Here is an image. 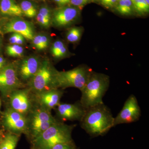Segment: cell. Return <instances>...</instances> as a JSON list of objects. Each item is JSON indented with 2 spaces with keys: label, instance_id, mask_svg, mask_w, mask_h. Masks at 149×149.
<instances>
[{
  "label": "cell",
  "instance_id": "6da1fadb",
  "mask_svg": "<svg viewBox=\"0 0 149 149\" xmlns=\"http://www.w3.org/2000/svg\"><path fill=\"white\" fill-rule=\"evenodd\" d=\"M114 118L111 110L103 103L86 109L80 125L91 136H102L113 127Z\"/></svg>",
  "mask_w": 149,
  "mask_h": 149
},
{
  "label": "cell",
  "instance_id": "7a4b0ae2",
  "mask_svg": "<svg viewBox=\"0 0 149 149\" xmlns=\"http://www.w3.org/2000/svg\"><path fill=\"white\" fill-rule=\"evenodd\" d=\"M109 76L104 73L93 72L81 90L80 102L86 109L103 103V98L108 90Z\"/></svg>",
  "mask_w": 149,
  "mask_h": 149
},
{
  "label": "cell",
  "instance_id": "3957f363",
  "mask_svg": "<svg viewBox=\"0 0 149 149\" xmlns=\"http://www.w3.org/2000/svg\"><path fill=\"white\" fill-rule=\"evenodd\" d=\"M75 126L58 120L32 140V149H50L56 144L73 141L72 133Z\"/></svg>",
  "mask_w": 149,
  "mask_h": 149
},
{
  "label": "cell",
  "instance_id": "277c9868",
  "mask_svg": "<svg viewBox=\"0 0 149 149\" xmlns=\"http://www.w3.org/2000/svg\"><path fill=\"white\" fill-rule=\"evenodd\" d=\"M93 71L85 65H80L68 71L57 70L56 87L62 90L68 88H74L81 91L88 82Z\"/></svg>",
  "mask_w": 149,
  "mask_h": 149
},
{
  "label": "cell",
  "instance_id": "5b68a950",
  "mask_svg": "<svg viewBox=\"0 0 149 149\" xmlns=\"http://www.w3.org/2000/svg\"><path fill=\"white\" fill-rule=\"evenodd\" d=\"M56 70L49 60H43L37 73L28 82L29 89L37 94L57 88L56 84Z\"/></svg>",
  "mask_w": 149,
  "mask_h": 149
},
{
  "label": "cell",
  "instance_id": "8992f818",
  "mask_svg": "<svg viewBox=\"0 0 149 149\" xmlns=\"http://www.w3.org/2000/svg\"><path fill=\"white\" fill-rule=\"evenodd\" d=\"M30 113V116L27 118V131L32 140L59 120L53 116L51 111L40 106L32 110Z\"/></svg>",
  "mask_w": 149,
  "mask_h": 149
},
{
  "label": "cell",
  "instance_id": "52a82bcc",
  "mask_svg": "<svg viewBox=\"0 0 149 149\" xmlns=\"http://www.w3.org/2000/svg\"><path fill=\"white\" fill-rule=\"evenodd\" d=\"M22 85L14 64H7L0 70V91L4 97H9L14 91L21 88Z\"/></svg>",
  "mask_w": 149,
  "mask_h": 149
},
{
  "label": "cell",
  "instance_id": "ba28073f",
  "mask_svg": "<svg viewBox=\"0 0 149 149\" xmlns=\"http://www.w3.org/2000/svg\"><path fill=\"white\" fill-rule=\"evenodd\" d=\"M141 115V108L137 98L131 95L125 101L122 109L114 117L113 127L120 124L136 122Z\"/></svg>",
  "mask_w": 149,
  "mask_h": 149
},
{
  "label": "cell",
  "instance_id": "9c48e42d",
  "mask_svg": "<svg viewBox=\"0 0 149 149\" xmlns=\"http://www.w3.org/2000/svg\"><path fill=\"white\" fill-rule=\"evenodd\" d=\"M1 32L3 34L17 33L21 34L28 41H31L35 34L34 25L19 17H11L1 26Z\"/></svg>",
  "mask_w": 149,
  "mask_h": 149
},
{
  "label": "cell",
  "instance_id": "30bf717a",
  "mask_svg": "<svg viewBox=\"0 0 149 149\" xmlns=\"http://www.w3.org/2000/svg\"><path fill=\"white\" fill-rule=\"evenodd\" d=\"M31 92L29 88H19L13 92L9 96L10 108L26 116L33 109L30 97Z\"/></svg>",
  "mask_w": 149,
  "mask_h": 149
},
{
  "label": "cell",
  "instance_id": "8fae6325",
  "mask_svg": "<svg viewBox=\"0 0 149 149\" xmlns=\"http://www.w3.org/2000/svg\"><path fill=\"white\" fill-rule=\"evenodd\" d=\"M4 126L11 133L19 134L27 132L28 120L25 116L17 112L10 108L8 109L3 114Z\"/></svg>",
  "mask_w": 149,
  "mask_h": 149
},
{
  "label": "cell",
  "instance_id": "7c38bea8",
  "mask_svg": "<svg viewBox=\"0 0 149 149\" xmlns=\"http://www.w3.org/2000/svg\"><path fill=\"white\" fill-rule=\"evenodd\" d=\"M80 14L79 9L73 6H62L52 13V25L58 28H64L72 25Z\"/></svg>",
  "mask_w": 149,
  "mask_h": 149
},
{
  "label": "cell",
  "instance_id": "4fadbf2b",
  "mask_svg": "<svg viewBox=\"0 0 149 149\" xmlns=\"http://www.w3.org/2000/svg\"><path fill=\"white\" fill-rule=\"evenodd\" d=\"M56 114L60 121H81L86 109L80 100L74 104L60 103L56 108Z\"/></svg>",
  "mask_w": 149,
  "mask_h": 149
},
{
  "label": "cell",
  "instance_id": "5bb4252c",
  "mask_svg": "<svg viewBox=\"0 0 149 149\" xmlns=\"http://www.w3.org/2000/svg\"><path fill=\"white\" fill-rule=\"evenodd\" d=\"M41 61L38 56H30L23 59L17 67L19 77L23 81H29L37 73Z\"/></svg>",
  "mask_w": 149,
  "mask_h": 149
},
{
  "label": "cell",
  "instance_id": "9a60e30c",
  "mask_svg": "<svg viewBox=\"0 0 149 149\" xmlns=\"http://www.w3.org/2000/svg\"><path fill=\"white\" fill-rule=\"evenodd\" d=\"M63 94L62 89L55 88L35 94L40 107L51 111L60 103Z\"/></svg>",
  "mask_w": 149,
  "mask_h": 149
},
{
  "label": "cell",
  "instance_id": "2e32d148",
  "mask_svg": "<svg viewBox=\"0 0 149 149\" xmlns=\"http://www.w3.org/2000/svg\"><path fill=\"white\" fill-rule=\"evenodd\" d=\"M0 14L5 17L23 16L22 11L15 0H0Z\"/></svg>",
  "mask_w": 149,
  "mask_h": 149
},
{
  "label": "cell",
  "instance_id": "e0dca14e",
  "mask_svg": "<svg viewBox=\"0 0 149 149\" xmlns=\"http://www.w3.org/2000/svg\"><path fill=\"white\" fill-rule=\"evenodd\" d=\"M35 17L37 24L42 28L48 29L52 25V13L47 6L41 7Z\"/></svg>",
  "mask_w": 149,
  "mask_h": 149
},
{
  "label": "cell",
  "instance_id": "ac0fdd59",
  "mask_svg": "<svg viewBox=\"0 0 149 149\" xmlns=\"http://www.w3.org/2000/svg\"><path fill=\"white\" fill-rule=\"evenodd\" d=\"M50 52L52 56L56 59H63L70 55L68 49L65 43L61 40H57L51 45Z\"/></svg>",
  "mask_w": 149,
  "mask_h": 149
},
{
  "label": "cell",
  "instance_id": "d6986e66",
  "mask_svg": "<svg viewBox=\"0 0 149 149\" xmlns=\"http://www.w3.org/2000/svg\"><path fill=\"white\" fill-rule=\"evenodd\" d=\"M31 41L33 47L39 51L45 50L50 44L49 37L44 33L35 34Z\"/></svg>",
  "mask_w": 149,
  "mask_h": 149
},
{
  "label": "cell",
  "instance_id": "ffe728a7",
  "mask_svg": "<svg viewBox=\"0 0 149 149\" xmlns=\"http://www.w3.org/2000/svg\"><path fill=\"white\" fill-rule=\"evenodd\" d=\"M19 139L18 134L8 133L0 142V149H15Z\"/></svg>",
  "mask_w": 149,
  "mask_h": 149
},
{
  "label": "cell",
  "instance_id": "44dd1931",
  "mask_svg": "<svg viewBox=\"0 0 149 149\" xmlns=\"http://www.w3.org/2000/svg\"><path fill=\"white\" fill-rule=\"evenodd\" d=\"M19 5L23 15L29 18L35 17L38 11L37 6L34 3L29 0H22Z\"/></svg>",
  "mask_w": 149,
  "mask_h": 149
},
{
  "label": "cell",
  "instance_id": "7402d4cb",
  "mask_svg": "<svg viewBox=\"0 0 149 149\" xmlns=\"http://www.w3.org/2000/svg\"><path fill=\"white\" fill-rule=\"evenodd\" d=\"M84 29L83 27L74 26L70 27L65 34L67 41L72 44L78 43L81 40Z\"/></svg>",
  "mask_w": 149,
  "mask_h": 149
},
{
  "label": "cell",
  "instance_id": "603a6c76",
  "mask_svg": "<svg viewBox=\"0 0 149 149\" xmlns=\"http://www.w3.org/2000/svg\"><path fill=\"white\" fill-rule=\"evenodd\" d=\"M115 7L118 13L124 16L131 15L134 10L132 0H119Z\"/></svg>",
  "mask_w": 149,
  "mask_h": 149
},
{
  "label": "cell",
  "instance_id": "cb8c5ba5",
  "mask_svg": "<svg viewBox=\"0 0 149 149\" xmlns=\"http://www.w3.org/2000/svg\"><path fill=\"white\" fill-rule=\"evenodd\" d=\"M24 48L22 45L15 44H10L6 48V54L12 57H21L24 54Z\"/></svg>",
  "mask_w": 149,
  "mask_h": 149
},
{
  "label": "cell",
  "instance_id": "d4e9b609",
  "mask_svg": "<svg viewBox=\"0 0 149 149\" xmlns=\"http://www.w3.org/2000/svg\"><path fill=\"white\" fill-rule=\"evenodd\" d=\"M134 10L140 15H144L149 13V5L145 0H132Z\"/></svg>",
  "mask_w": 149,
  "mask_h": 149
},
{
  "label": "cell",
  "instance_id": "484cf974",
  "mask_svg": "<svg viewBox=\"0 0 149 149\" xmlns=\"http://www.w3.org/2000/svg\"><path fill=\"white\" fill-rule=\"evenodd\" d=\"M26 39L21 34L17 33H12L9 38V42L10 44L24 45L26 42Z\"/></svg>",
  "mask_w": 149,
  "mask_h": 149
},
{
  "label": "cell",
  "instance_id": "4316f807",
  "mask_svg": "<svg viewBox=\"0 0 149 149\" xmlns=\"http://www.w3.org/2000/svg\"><path fill=\"white\" fill-rule=\"evenodd\" d=\"M50 149H78L73 141L56 144Z\"/></svg>",
  "mask_w": 149,
  "mask_h": 149
},
{
  "label": "cell",
  "instance_id": "83f0119b",
  "mask_svg": "<svg viewBox=\"0 0 149 149\" xmlns=\"http://www.w3.org/2000/svg\"><path fill=\"white\" fill-rule=\"evenodd\" d=\"M90 0H70V3L73 6L78 9H82L88 3Z\"/></svg>",
  "mask_w": 149,
  "mask_h": 149
},
{
  "label": "cell",
  "instance_id": "f1b7e54d",
  "mask_svg": "<svg viewBox=\"0 0 149 149\" xmlns=\"http://www.w3.org/2000/svg\"><path fill=\"white\" fill-rule=\"evenodd\" d=\"M119 0H99L102 5L107 8H111L116 5Z\"/></svg>",
  "mask_w": 149,
  "mask_h": 149
},
{
  "label": "cell",
  "instance_id": "f546056e",
  "mask_svg": "<svg viewBox=\"0 0 149 149\" xmlns=\"http://www.w3.org/2000/svg\"><path fill=\"white\" fill-rule=\"evenodd\" d=\"M58 5L63 6L70 3V0H54Z\"/></svg>",
  "mask_w": 149,
  "mask_h": 149
},
{
  "label": "cell",
  "instance_id": "4dcf8cb0",
  "mask_svg": "<svg viewBox=\"0 0 149 149\" xmlns=\"http://www.w3.org/2000/svg\"><path fill=\"white\" fill-rule=\"evenodd\" d=\"M6 59L2 56H0V70L6 65Z\"/></svg>",
  "mask_w": 149,
  "mask_h": 149
},
{
  "label": "cell",
  "instance_id": "1f68e13d",
  "mask_svg": "<svg viewBox=\"0 0 149 149\" xmlns=\"http://www.w3.org/2000/svg\"><path fill=\"white\" fill-rule=\"evenodd\" d=\"M2 46V40L1 37L0 36V51L1 49Z\"/></svg>",
  "mask_w": 149,
  "mask_h": 149
},
{
  "label": "cell",
  "instance_id": "d6a6232c",
  "mask_svg": "<svg viewBox=\"0 0 149 149\" xmlns=\"http://www.w3.org/2000/svg\"><path fill=\"white\" fill-rule=\"evenodd\" d=\"M2 139V137L1 135L0 134V142H1V141Z\"/></svg>",
  "mask_w": 149,
  "mask_h": 149
},
{
  "label": "cell",
  "instance_id": "836d02e7",
  "mask_svg": "<svg viewBox=\"0 0 149 149\" xmlns=\"http://www.w3.org/2000/svg\"><path fill=\"white\" fill-rule=\"evenodd\" d=\"M145 1H146V3H148V4L149 5V0H145Z\"/></svg>",
  "mask_w": 149,
  "mask_h": 149
},
{
  "label": "cell",
  "instance_id": "e575fe53",
  "mask_svg": "<svg viewBox=\"0 0 149 149\" xmlns=\"http://www.w3.org/2000/svg\"><path fill=\"white\" fill-rule=\"evenodd\" d=\"M1 100H0V109H1Z\"/></svg>",
  "mask_w": 149,
  "mask_h": 149
},
{
  "label": "cell",
  "instance_id": "d590c367",
  "mask_svg": "<svg viewBox=\"0 0 149 149\" xmlns=\"http://www.w3.org/2000/svg\"><path fill=\"white\" fill-rule=\"evenodd\" d=\"M37 1H40V0H37Z\"/></svg>",
  "mask_w": 149,
  "mask_h": 149
}]
</instances>
